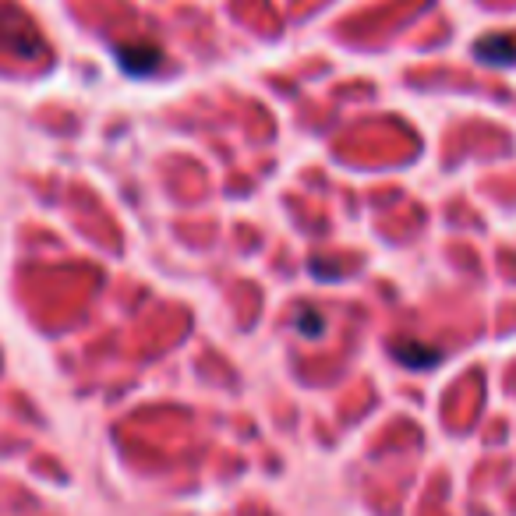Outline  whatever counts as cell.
I'll use <instances>...</instances> for the list:
<instances>
[{
    "label": "cell",
    "instance_id": "1",
    "mask_svg": "<svg viewBox=\"0 0 516 516\" xmlns=\"http://www.w3.org/2000/svg\"><path fill=\"white\" fill-rule=\"evenodd\" d=\"M396 357H403L410 368H428V365H435L442 354H439V350H428V347H410V343L403 347V343H400V347H396Z\"/></svg>",
    "mask_w": 516,
    "mask_h": 516
},
{
    "label": "cell",
    "instance_id": "2",
    "mask_svg": "<svg viewBox=\"0 0 516 516\" xmlns=\"http://www.w3.org/2000/svg\"><path fill=\"white\" fill-rule=\"evenodd\" d=\"M138 54H149V64H160V50L156 46H138ZM124 68L128 71H142V75H149V68L142 64V57H135V61H124Z\"/></svg>",
    "mask_w": 516,
    "mask_h": 516
},
{
    "label": "cell",
    "instance_id": "3",
    "mask_svg": "<svg viewBox=\"0 0 516 516\" xmlns=\"http://www.w3.org/2000/svg\"><path fill=\"white\" fill-rule=\"evenodd\" d=\"M297 326H301V333H308V336H319L322 333V326H326V319H322L319 312H308V315H301V319H297Z\"/></svg>",
    "mask_w": 516,
    "mask_h": 516
}]
</instances>
